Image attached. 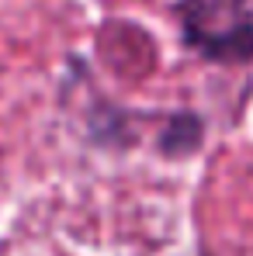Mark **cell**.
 Instances as JSON below:
<instances>
[{"mask_svg": "<svg viewBox=\"0 0 253 256\" xmlns=\"http://www.w3.org/2000/svg\"><path fill=\"white\" fill-rule=\"evenodd\" d=\"M177 21L184 42L211 62L253 59V10L246 0H180Z\"/></svg>", "mask_w": 253, "mask_h": 256, "instance_id": "1", "label": "cell"}, {"mask_svg": "<svg viewBox=\"0 0 253 256\" xmlns=\"http://www.w3.org/2000/svg\"><path fill=\"white\" fill-rule=\"evenodd\" d=\"M198 146H201V122L194 114H173L163 138H160V149L170 156H187Z\"/></svg>", "mask_w": 253, "mask_h": 256, "instance_id": "2", "label": "cell"}]
</instances>
